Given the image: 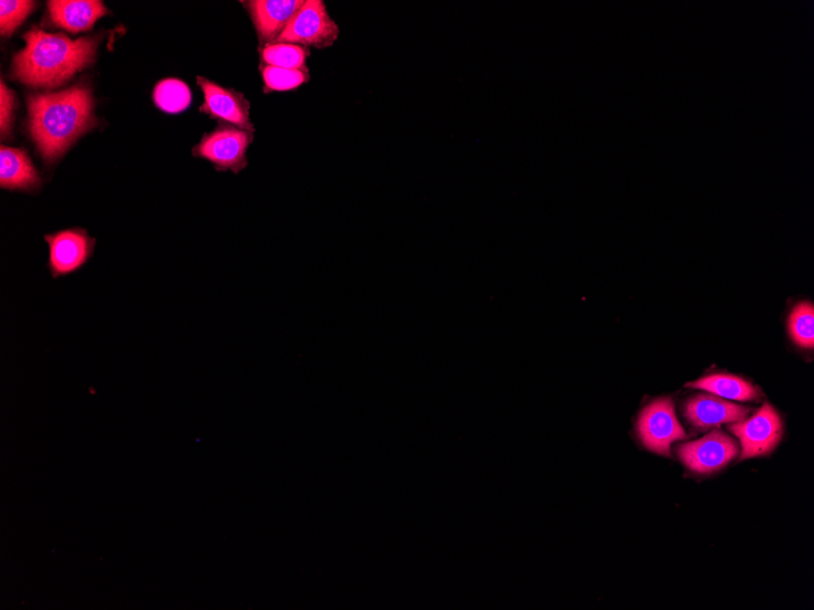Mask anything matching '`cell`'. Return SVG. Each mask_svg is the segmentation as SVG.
<instances>
[{
  "instance_id": "obj_12",
  "label": "cell",
  "mask_w": 814,
  "mask_h": 610,
  "mask_svg": "<svg viewBox=\"0 0 814 610\" xmlns=\"http://www.w3.org/2000/svg\"><path fill=\"white\" fill-rule=\"evenodd\" d=\"M48 9L56 27L73 33L90 30L107 13L104 4L95 0H55L48 2Z\"/></svg>"
},
{
  "instance_id": "obj_2",
  "label": "cell",
  "mask_w": 814,
  "mask_h": 610,
  "mask_svg": "<svg viewBox=\"0 0 814 610\" xmlns=\"http://www.w3.org/2000/svg\"><path fill=\"white\" fill-rule=\"evenodd\" d=\"M27 46L14 59L13 76L28 86L54 88L88 66L97 41H71L63 34L34 29L25 34Z\"/></svg>"
},
{
  "instance_id": "obj_11",
  "label": "cell",
  "mask_w": 814,
  "mask_h": 610,
  "mask_svg": "<svg viewBox=\"0 0 814 610\" xmlns=\"http://www.w3.org/2000/svg\"><path fill=\"white\" fill-rule=\"evenodd\" d=\"M750 410L744 406L730 403L712 395H699L686 406V416L692 425L701 429L738 423L745 420Z\"/></svg>"
},
{
  "instance_id": "obj_1",
  "label": "cell",
  "mask_w": 814,
  "mask_h": 610,
  "mask_svg": "<svg viewBox=\"0 0 814 610\" xmlns=\"http://www.w3.org/2000/svg\"><path fill=\"white\" fill-rule=\"evenodd\" d=\"M93 98L85 83L29 98L30 132L42 157L54 161L93 125Z\"/></svg>"
},
{
  "instance_id": "obj_9",
  "label": "cell",
  "mask_w": 814,
  "mask_h": 610,
  "mask_svg": "<svg viewBox=\"0 0 814 610\" xmlns=\"http://www.w3.org/2000/svg\"><path fill=\"white\" fill-rule=\"evenodd\" d=\"M206 103L201 106V113L209 114L213 118L236 125L253 134L254 126L249 118L250 105L241 93L225 90L207 78L198 77Z\"/></svg>"
},
{
  "instance_id": "obj_7",
  "label": "cell",
  "mask_w": 814,
  "mask_h": 610,
  "mask_svg": "<svg viewBox=\"0 0 814 610\" xmlns=\"http://www.w3.org/2000/svg\"><path fill=\"white\" fill-rule=\"evenodd\" d=\"M732 433L741 442V460L763 456L780 444L783 434V424L780 414L770 403L748 421H741L730 427Z\"/></svg>"
},
{
  "instance_id": "obj_3",
  "label": "cell",
  "mask_w": 814,
  "mask_h": 610,
  "mask_svg": "<svg viewBox=\"0 0 814 610\" xmlns=\"http://www.w3.org/2000/svg\"><path fill=\"white\" fill-rule=\"evenodd\" d=\"M338 38L340 28L330 17L325 3L321 0H307L286 25L278 43L323 50L332 46Z\"/></svg>"
},
{
  "instance_id": "obj_4",
  "label": "cell",
  "mask_w": 814,
  "mask_h": 610,
  "mask_svg": "<svg viewBox=\"0 0 814 610\" xmlns=\"http://www.w3.org/2000/svg\"><path fill=\"white\" fill-rule=\"evenodd\" d=\"M251 140L253 136L248 130L220 126L204 136L194 152L197 157L213 164L218 171L239 173L246 169V154Z\"/></svg>"
},
{
  "instance_id": "obj_17",
  "label": "cell",
  "mask_w": 814,
  "mask_h": 610,
  "mask_svg": "<svg viewBox=\"0 0 814 610\" xmlns=\"http://www.w3.org/2000/svg\"><path fill=\"white\" fill-rule=\"evenodd\" d=\"M789 332L802 348L813 349L814 308L811 303H801L793 309L789 319Z\"/></svg>"
},
{
  "instance_id": "obj_5",
  "label": "cell",
  "mask_w": 814,
  "mask_h": 610,
  "mask_svg": "<svg viewBox=\"0 0 814 610\" xmlns=\"http://www.w3.org/2000/svg\"><path fill=\"white\" fill-rule=\"evenodd\" d=\"M638 433L646 449L664 456L674 442L686 439L670 399H658L645 407L639 417Z\"/></svg>"
},
{
  "instance_id": "obj_18",
  "label": "cell",
  "mask_w": 814,
  "mask_h": 610,
  "mask_svg": "<svg viewBox=\"0 0 814 610\" xmlns=\"http://www.w3.org/2000/svg\"><path fill=\"white\" fill-rule=\"evenodd\" d=\"M267 92L296 90L310 81L309 71L267 66L262 70Z\"/></svg>"
},
{
  "instance_id": "obj_8",
  "label": "cell",
  "mask_w": 814,
  "mask_h": 610,
  "mask_svg": "<svg viewBox=\"0 0 814 610\" xmlns=\"http://www.w3.org/2000/svg\"><path fill=\"white\" fill-rule=\"evenodd\" d=\"M679 458L693 472L708 474L720 471L738 454L735 441L722 432H712L678 449Z\"/></svg>"
},
{
  "instance_id": "obj_16",
  "label": "cell",
  "mask_w": 814,
  "mask_h": 610,
  "mask_svg": "<svg viewBox=\"0 0 814 610\" xmlns=\"http://www.w3.org/2000/svg\"><path fill=\"white\" fill-rule=\"evenodd\" d=\"M154 101L161 111L170 114L181 113L191 102L190 90L179 80H165L154 90Z\"/></svg>"
},
{
  "instance_id": "obj_10",
  "label": "cell",
  "mask_w": 814,
  "mask_h": 610,
  "mask_svg": "<svg viewBox=\"0 0 814 610\" xmlns=\"http://www.w3.org/2000/svg\"><path fill=\"white\" fill-rule=\"evenodd\" d=\"M305 2L303 0H254L249 2L250 17L255 23L260 41L276 42L292 18Z\"/></svg>"
},
{
  "instance_id": "obj_15",
  "label": "cell",
  "mask_w": 814,
  "mask_h": 610,
  "mask_svg": "<svg viewBox=\"0 0 814 610\" xmlns=\"http://www.w3.org/2000/svg\"><path fill=\"white\" fill-rule=\"evenodd\" d=\"M309 55L302 45L276 43L263 48L262 62L273 67L309 71L305 65Z\"/></svg>"
},
{
  "instance_id": "obj_13",
  "label": "cell",
  "mask_w": 814,
  "mask_h": 610,
  "mask_svg": "<svg viewBox=\"0 0 814 610\" xmlns=\"http://www.w3.org/2000/svg\"><path fill=\"white\" fill-rule=\"evenodd\" d=\"M0 187L23 191L40 189L41 178L25 151L2 147L0 150Z\"/></svg>"
},
{
  "instance_id": "obj_14",
  "label": "cell",
  "mask_w": 814,
  "mask_h": 610,
  "mask_svg": "<svg viewBox=\"0 0 814 610\" xmlns=\"http://www.w3.org/2000/svg\"><path fill=\"white\" fill-rule=\"evenodd\" d=\"M688 387L709 391L718 398L734 401H752L759 397L755 387L749 381L732 375H713L698 381L689 382Z\"/></svg>"
},
{
  "instance_id": "obj_6",
  "label": "cell",
  "mask_w": 814,
  "mask_h": 610,
  "mask_svg": "<svg viewBox=\"0 0 814 610\" xmlns=\"http://www.w3.org/2000/svg\"><path fill=\"white\" fill-rule=\"evenodd\" d=\"M50 245L48 267L54 280L69 276L86 265L93 255L95 241L82 229H70L44 236Z\"/></svg>"
},
{
  "instance_id": "obj_20",
  "label": "cell",
  "mask_w": 814,
  "mask_h": 610,
  "mask_svg": "<svg viewBox=\"0 0 814 610\" xmlns=\"http://www.w3.org/2000/svg\"><path fill=\"white\" fill-rule=\"evenodd\" d=\"M0 101H2V116H0V122H2V134L4 135L10 129L11 116H13L15 99L13 92L7 88L3 82L2 97H0Z\"/></svg>"
},
{
  "instance_id": "obj_19",
  "label": "cell",
  "mask_w": 814,
  "mask_h": 610,
  "mask_svg": "<svg viewBox=\"0 0 814 610\" xmlns=\"http://www.w3.org/2000/svg\"><path fill=\"white\" fill-rule=\"evenodd\" d=\"M33 7V2H22V0H18V2L3 0V2H0V30H2V34H13L22 21L30 15Z\"/></svg>"
}]
</instances>
